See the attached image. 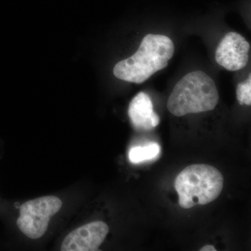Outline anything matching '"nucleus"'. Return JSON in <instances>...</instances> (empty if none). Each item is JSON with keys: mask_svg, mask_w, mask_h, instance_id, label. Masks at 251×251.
I'll use <instances>...</instances> for the list:
<instances>
[{"mask_svg": "<svg viewBox=\"0 0 251 251\" xmlns=\"http://www.w3.org/2000/svg\"><path fill=\"white\" fill-rule=\"evenodd\" d=\"M174 52V44L168 36L149 34L133 56L117 63L114 67V75L126 82L143 83L168 67Z\"/></svg>", "mask_w": 251, "mask_h": 251, "instance_id": "f257e3e1", "label": "nucleus"}, {"mask_svg": "<svg viewBox=\"0 0 251 251\" xmlns=\"http://www.w3.org/2000/svg\"><path fill=\"white\" fill-rule=\"evenodd\" d=\"M201 251H216V249L214 246L206 245L201 249Z\"/></svg>", "mask_w": 251, "mask_h": 251, "instance_id": "9d476101", "label": "nucleus"}, {"mask_svg": "<svg viewBox=\"0 0 251 251\" xmlns=\"http://www.w3.org/2000/svg\"><path fill=\"white\" fill-rule=\"evenodd\" d=\"M224 179L219 170L206 164L188 166L176 176L175 188L179 195V205L190 209L205 205L219 197Z\"/></svg>", "mask_w": 251, "mask_h": 251, "instance_id": "7ed1b4c3", "label": "nucleus"}, {"mask_svg": "<svg viewBox=\"0 0 251 251\" xmlns=\"http://www.w3.org/2000/svg\"><path fill=\"white\" fill-rule=\"evenodd\" d=\"M250 49L244 36L233 31L227 33L216 49V62L230 72L241 70L249 62Z\"/></svg>", "mask_w": 251, "mask_h": 251, "instance_id": "39448f33", "label": "nucleus"}, {"mask_svg": "<svg viewBox=\"0 0 251 251\" xmlns=\"http://www.w3.org/2000/svg\"><path fill=\"white\" fill-rule=\"evenodd\" d=\"M161 152V148L156 143L144 147H135L130 149L128 153L129 161L133 164H138L146 161L158 158Z\"/></svg>", "mask_w": 251, "mask_h": 251, "instance_id": "6e6552de", "label": "nucleus"}, {"mask_svg": "<svg viewBox=\"0 0 251 251\" xmlns=\"http://www.w3.org/2000/svg\"><path fill=\"white\" fill-rule=\"evenodd\" d=\"M108 232V225L103 221L86 224L68 234L63 241L61 251H99Z\"/></svg>", "mask_w": 251, "mask_h": 251, "instance_id": "423d86ee", "label": "nucleus"}, {"mask_svg": "<svg viewBox=\"0 0 251 251\" xmlns=\"http://www.w3.org/2000/svg\"><path fill=\"white\" fill-rule=\"evenodd\" d=\"M219 94L214 80L205 73L196 71L185 75L175 86L168 99V110L176 117L214 110Z\"/></svg>", "mask_w": 251, "mask_h": 251, "instance_id": "f03ea898", "label": "nucleus"}, {"mask_svg": "<svg viewBox=\"0 0 251 251\" xmlns=\"http://www.w3.org/2000/svg\"><path fill=\"white\" fill-rule=\"evenodd\" d=\"M128 116L137 130H151L159 125V117L153 111L152 102L145 92H139L132 99L128 107Z\"/></svg>", "mask_w": 251, "mask_h": 251, "instance_id": "0eeeda50", "label": "nucleus"}, {"mask_svg": "<svg viewBox=\"0 0 251 251\" xmlns=\"http://www.w3.org/2000/svg\"><path fill=\"white\" fill-rule=\"evenodd\" d=\"M237 98L241 105H251V75L245 82H240L237 87Z\"/></svg>", "mask_w": 251, "mask_h": 251, "instance_id": "1a4fd4ad", "label": "nucleus"}, {"mask_svg": "<svg viewBox=\"0 0 251 251\" xmlns=\"http://www.w3.org/2000/svg\"><path fill=\"white\" fill-rule=\"evenodd\" d=\"M62 206V201L54 196H44L25 202L20 207L18 228L29 239L42 237L51 218L59 212Z\"/></svg>", "mask_w": 251, "mask_h": 251, "instance_id": "20e7f679", "label": "nucleus"}]
</instances>
